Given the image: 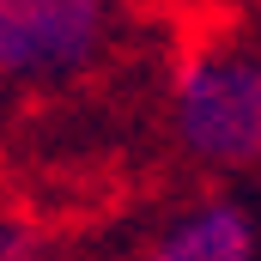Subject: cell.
<instances>
[{"mask_svg":"<svg viewBox=\"0 0 261 261\" xmlns=\"http://www.w3.org/2000/svg\"><path fill=\"white\" fill-rule=\"evenodd\" d=\"M164 122L182 164L213 182L261 176V43H189L164 79Z\"/></svg>","mask_w":261,"mask_h":261,"instance_id":"cell-1","label":"cell"},{"mask_svg":"<svg viewBox=\"0 0 261 261\" xmlns=\"http://www.w3.org/2000/svg\"><path fill=\"white\" fill-rule=\"evenodd\" d=\"M134 261H261V200L200 189L146 231Z\"/></svg>","mask_w":261,"mask_h":261,"instance_id":"cell-3","label":"cell"},{"mask_svg":"<svg viewBox=\"0 0 261 261\" xmlns=\"http://www.w3.org/2000/svg\"><path fill=\"white\" fill-rule=\"evenodd\" d=\"M49 255V237L37 225V213L24 200L0 195V261H43Z\"/></svg>","mask_w":261,"mask_h":261,"instance_id":"cell-4","label":"cell"},{"mask_svg":"<svg viewBox=\"0 0 261 261\" xmlns=\"http://www.w3.org/2000/svg\"><path fill=\"white\" fill-rule=\"evenodd\" d=\"M110 0H0V85L55 91L110 55Z\"/></svg>","mask_w":261,"mask_h":261,"instance_id":"cell-2","label":"cell"},{"mask_svg":"<svg viewBox=\"0 0 261 261\" xmlns=\"http://www.w3.org/2000/svg\"><path fill=\"white\" fill-rule=\"evenodd\" d=\"M6 103H12V91H6V85H0V116H6Z\"/></svg>","mask_w":261,"mask_h":261,"instance_id":"cell-5","label":"cell"}]
</instances>
